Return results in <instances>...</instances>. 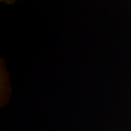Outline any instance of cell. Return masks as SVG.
Wrapping results in <instances>:
<instances>
[{
    "label": "cell",
    "mask_w": 131,
    "mask_h": 131,
    "mask_svg": "<svg viewBox=\"0 0 131 131\" xmlns=\"http://www.w3.org/2000/svg\"><path fill=\"white\" fill-rule=\"evenodd\" d=\"M1 77H0V86H1V107H4L9 101L11 94V86L10 84L8 73L5 68L3 61H1Z\"/></svg>",
    "instance_id": "6da1fadb"
},
{
    "label": "cell",
    "mask_w": 131,
    "mask_h": 131,
    "mask_svg": "<svg viewBox=\"0 0 131 131\" xmlns=\"http://www.w3.org/2000/svg\"><path fill=\"white\" fill-rule=\"evenodd\" d=\"M0 1H1V2L9 5V4H14L16 1H17V0H0Z\"/></svg>",
    "instance_id": "7a4b0ae2"
}]
</instances>
